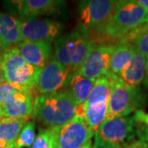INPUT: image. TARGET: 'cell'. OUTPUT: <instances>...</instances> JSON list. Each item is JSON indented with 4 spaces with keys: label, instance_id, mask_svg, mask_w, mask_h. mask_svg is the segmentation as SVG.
<instances>
[{
    "label": "cell",
    "instance_id": "obj_1",
    "mask_svg": "<svg viewBox=\"0 0 148 148\" xmlns=\"http://www.w3.org/2000/svg\"><path fill=\"white\" fill-rule=\"evenodd\" d=\"M77 106L66 90L36 95L32 117L47 128L61 127L76 115Z\"/></svg>",
    "mask_w": 148,
    "mask_h": 148
},
{
    "label": "cell",
    "instance_id": "obj_2",
    "mask_svg": "<svg viewBox=\"0 0 148 148\" xmlns=\"http://www.w3.org/2000/svg\"><path fill=\"white\" fill-rule=\"evenodd\" d=\"M95 45L85 30H75L55 40L53 58L71 73H77Z\"/></svg>",
    "mask_w": 148,
    "mask_h": 148
},
{
    "label": "cell",
    "instance_id": "obj_3",
    "mask_svg": "<svg viewBox=\"0 0 148 148\" xmlns=\"http://www.w3.org/2000/svg\"><path fill=\"white\" fill-rule=\"evenodd\" d=\"M148 22V10L138 1H116L114 10L103 34L119 40L129 32Z\"/></svg>",
    "mask_w": 148,
    "mask_h": 148
},
{
    "label": "cell",
    "instance_id": "obj_4",
    "mask_svg": "<svg viewBox=\"0 0 148 148\" xmlns=\"http://www.w3.org/2000/svg\"><path fill=\"white\" fill-rule=\"evenodd\" d=\"M0 62L6 82L23 91H35L41 69L28 64L20 55L16 47L7 50Z\"/></svg>",
    "mask_w": 148,
    "mask_h": 148
},
{
    "label": "cell",
    "instance_id": "obj_5",
    "mask_svg": "<svg viewBox=\"0 0 148 148\" xmlns=\"http://www.w3.org/2000/svg\"><path fill=\"white\" fill-rule=\"evenodd\" d=\"M111 83V95L106 120L128 116L137 110L143 101V95L138 87L127 86L118 76H107Z\"/></svg>",
    "mask_w": 148,
    "mask_h": 148
},
{
    "label": "cell",
    "instance_id": "obj_6",
    "mask_svg": "<svg viewBox=\"0 0 148 148\" xmlns=\"http://www.w3.org/2000/svg\"><path fill=\"white\" fill-rule=\"evenodd\" d=\"M132 117H122L105 120L95 132L93 148H123L132 141L135 135Z\"/></svg>",
    "mask_w": 148,
    "mask_h": 148
},
{
    "label": "cell",
    "instance_id": "obj_7",
    "mask_svg": "<svg viewBox=\"0 0 148 148\" xmlns=\"http://www.w3.org/2000/svg\"><path fill=\"white\" fill-rule=\"evenodd\" d=\"M116 1L88 0L81 2L80 21L84 28L103 32L110 21Z\"/></svg>",
    "mask_w": 148,
    "mask_h": 148
},
{
    "label": "cell",
    "instance_id": "obj_8",
    "mask_svg": "<svg viewBox=\"0 0 148 148\" xmlns=\"http://www.w3.org/2000/svg\"><path fill=\"white\" fill-rule=\"evenodd\" d=\"M57 148H82L91 142L95 132L90 129L84 118L76 114L69 123L56 127Z\"/></svg>",
    "mask_w": 148,
    "mask_h": 148
},
{
    "label": "cell",
    "instance_id": "obj_9",
    "mask_svg": "<svg viewBox=\"0 0 148 148\" xmlns=\"http://www.w3.org/2000/svg\"><path fill=\"white\" fill-rule=\"evenodd\" d=\"M20 22L22 41L50 44L63 29L60 22L50 19H22Z\"/></svg>",
    "mask_w": 148,
    "mask_h": 148
},
{
    "label": "cell",
    "instance_id": "obj_10",
    "mask_svg": "<svg viewBox=\"0 0 148 148\" xmlns=\"http://www.w3.org/2000/svg\"><path fill=\"white\" fill-rule=\"evenodd\" d=\"M71 73L54 58L43 68L38 77L35 91L37 95L58 92L67 86Z\"/></svg>",
    "mask_w": 148,
    "mask_h": 148
},
{
    "label": "cell",
    "instance_id": "obj_11",
    "mask_svg": "<svg viewBox=\"0 0 148 148\" xmlns=\"http://www.w3.org/2000/svg\"><path fill=\"white\" fill-rule=\"evenodd\" d=\"M115 46L95 45L77 73L93 80L108 76L110 74L109 68L111 55Z\"/></svg>",
    "mask_w": 148,
    "mask_h": 148
},
{
    "label": "cell",
    "instance_id": "obj_12",
    "mask_svg": "<svg viewBox=\"0 0 148 148\" xmlns=\"http://www.w3.org/2000/svg\"><path fill=\"white\" fill-rule=\"evenodd\" d=\"M34 91L20 90L3 106H0L5 118L28 120L32 117Z\"/></svg>",
    "mask_w": 148,
    "mask_h": 148
},
{
    "label": "cell",
    "instance_id": "obj_13",
    "mask_svg": "<svg viewBox=\"0 0 148 148\" xmlns=\"http://www.w3.org/2000/svg\"><path fill=\"white\" fill-rule=\"evenodd\" d=\"M16 49L22 58L29 64L42 69L52 59L51 44L21 41Z\"/></svg>",
    "mask_w": 148,
    "mask_h": 148
},
{
    "label": "cell",
    "instance_id": "obj_14",
    "mask_svg": "<svg viewBox=\"0 0 148 148\" xmlns=\"http://www.w3.org/2000/svg\"><path fill=\"white\" fill-rule=\"evenodd\" d=\"M23 19H33L43 15H50L60 10L63 1L57 0H21L12 2Z\"/></svg>",
    "mask_w": 148,
    "mask_h": 148
},
{
    "label": "cell",
    "instance_id": "obj_15",
    "mask_svg": "<svg viewBox=\"0 0 148 148\" xmlns=\"http://www.w3.org/2000/svg\"><path fill=\"white\" fill-rule=\"evenodd\" d=\"M147 71V58L135 50L130 63L119 77L127 86L138 87L144 82Z\"/></svg>",
    "mask_w": 148,
    "mask_h": 148
},
{
    "label": "cell",
    "instance_id": "obj_16",
    "mask_svg": "<svg viewBox=\"0 0 148 148\" xmlns=\"http://www.w3.org/2000/svg\"><path fill=\"white\" fill-rule=\"evenodd\" d=\"M0 40L8 49L16 47L22 41L20 21L2 12H0Z\"/></svg>",
    "mask_w": 148,
    "mask_h": 148
},
{
    "label": "cell",
    "instance_id": "obj_17",
    "mask_svg": "<svg viewBox=\"0 0 148 148\" xmlns=\"http://www.w3.org/2000/svg\"><path fill=\"white\" fill-rule=\"evenodd\" d=\"M95 82V80L85 77L78 73H73L70 74L67 83L69 88L66 91L69 92L76 105L78 106L86 101Z\"/></svg>",
    "mask_w": 148,
    "mask_h": 148
},
{
    "label": "cell",
    "instance_id": "obj_18",
    "mask_svg": "<svg viewBox=\"0 0 148 148\" xmlns=\"http://www.w3.org/2000/svg\"><path fill=\"white\" fill-rule=\"evenodd\" d=\"M134 52L135 49L132 45L124 40H122L115 46L111 55L109 68L110 73L119 77L127 64L130 63Z\"/></svg>",
    "mask_w": 148,
    "mask_h": 148
},
{
    "label": "cell",
    "instance_id": "obj_19",
    "mask_svg": "<svg viewBox=\"0 0 148 148\" xmlns=\"http://www.w3.org/2000/svg\"><path fill=\"white\" fill-rule=\"evenodd\" d=\"M27 120L3 117L0 122V143L16 147V143Z\"/></svg>",
    "mask_w": 148,
    "mask_h": 148
},
{
    "label": "cell",
    "instance_id": "obj_20",
    "mask_svg": "<svg viewBox=\"0 0 148 148\" xmlns=\"http://www.w3.org/2000/svg\"><path fill=\"white\" fill-rule=\"evenodd\" d=\"M86 111H85V121L87 125L94 132L98 129V127L105 122L108 114L109 101H103L98 103H93L88 106L84 104Z\"/></svg>",
    "mask_w": 148,
    "mask_h": 148
},
{
    "label": "cell",
    "instance_id": "obj_21",
    "mask_svg": "<svg viewBox=\"0 0 148 148\" xmlns=\"http://www.w3.org/2000/svg\"><path fill=\"white\" fill-rule=\"evenodd\" d=\"M123 40L130 43L135 50L148 58V22L129 32Z\"/></svg>",
    "mask_w": 148,
    "mask_h": 148
},
{
    "label": "cell",
    "instance_id": "obj_22",
    "mask_svg": "<svg viewBox=\"0 0 148 148\" xmlns=\"http://www.w3.org/2000/svg\"><path fill=\"white\" fill-rule=\"evenodd\" d=\"M111 89L110 81L107 76L96 79L90 95L84 104L88 106L93 103L110 101Z\"/></svg>",
    "mask_w": 148,
    "mask_h": 148
},
{
    "label": "cell",
    "instance_id": "obj_23",
    "mask_svg": "<svg viewBox=\"0 0 148 148\" xmlns=\"http://www.w3.org/2000/svg\"><path fill=\"white\" fill-rule=\"evenodd\" d=\"M31 148H57L55 128L41 130Z\"/></svg>",
    "mask_w": 148,
    "mask_h": 148
},
{
    "label": "cell",
    "instance_id": "obj_24",
    "mask_svg": "<svg viewBox=\"0 0 148 148\" xmlns=\"http://www.w3.org/2000/svg\"><path fill=\"white\" fill-rule=\"evenodd\" d=\"M36 138V123L34 122H28L19 134L16 140V147H32Z\"/></svg>",
    "mask_w": 148,
    "mask_h": 148
},
{
    "label": "cell",
    "instance_id": "obj_25",
    "mask_svg": "<svg viewBox=\"0 0 148 148\" xmlns=\"http://www.w3.org/2000/svg\"><path fill=\"white\" fill-rule=\"evenodd\" d=\"M21 90L16 88V86L9 84L8 82H4L0 85V106H3L5 102L15 95Z\"/></svg>",
    "mask_w": 148,
    "mask_h": 148
},
{
    "label": "cell",
    "instance_id": "obj_26",
    "mask_svg": "<svg viewBox=\"0 0 148 148\" xmlns=\"http://www.w3.org/2000/svg\"><path fill=\"white\" fill-rule=\"evenodd\" d=\"M135 123H144L148 127V113L144 112L142 110H137L134 113V115L132 116Z\"/></svg>",
    "mask_w": 148,
    "mask_h": 148
},
{
    "label": "cell",
    "instance_id": "obj_27",
    "mask_svg": "<svg viewBox=\"0 0 148 148\" xmlns=\"http://www.w3.org/2000/svg\"><path fill=\"white\" fill-rule=\"evenodd\" d=\"M123 148H148V143L142 139L132 140L125 144Z\"/></svg>",
    "mask_w": 148,
    "mask_h": 148
},
{
    "label": "cell",
    "instance_id": "obj_28",
    "mask_svg": "<svg viewBox=\"0 0 148 148\" xmlns=\"http://www.w3.org/2000/svg\"><path fill=\"white\" fill-rule=\"evenodd\" d=\"M137 133L140 138L139 139H142L148 143V127L147 126H139L137 129Z\"/></svg>",
    "mask_w": 148,
    "mask_h": 148
},
{
    "label": "cell",
    "instance_id": "obj_29",
    "mask_svg": "<svg viewBox=\"0 0 148 148\" xmlns=\"http://www.w3.org/2000/svg\"><path fill=\"white\" fill-rule=\"evenodd\" d=\"M8 49H8L7 46L3 44V42L0 40V60H1L2 57L3 56V54H4V53L7 52V50H8Z\"/></svg>",
    "mask_w": 148,
    "mask_h": 148
},
{
    "label": "cell",
    "instance_id": "obj_30",
    "mask_svg": "<svg viewBox=\"0 0 148 148\" xmlns=\"http://www.w3.org/2000/svg\"><path fill=\"white\" fill-rule=\"evenodd\" d=\"M6 82L5 77H4V73H3V67H2V64L0 62V85L3 84Z\"/></svg>",
    "mask_w": 148,
    "mask_h": 148
},
{
    "label": "cell",
    "instance_id": "obj_31",
    "mask_svg": "<svg viewBox=\"0 0 148 148\" xmlns=\"http://www.w3.org/2000/svg\"><path fill=\"white\" fill-rule=\"evenodd\" d=\"M143 83L145 85V86L148 87V58H147V71H146V76H145Z\"/></svg>",
    "mask_w": 148,
    "mask_h": 148
},
{
    "label": "cell",
    "instance_id": "obj_32",
    "mask_svg": "<svg viewBox=\"0 0 148 148\" xmlns=\"http://www.w3.org/2000/svg\"><path fill=\"white\" fill-rule=\"evenodd\" d=\"M138 2L148 10V0H138Z\"/></svg>",
    "mask_w": 148,
    "mask_h": 148
},
{
    "label": "cell",
    "instance_id": "obj_33",
    "mask_svg": "<svg viewBox=\"0 0 148 148\" xmlns=\"http://www.w3.org/2000/svg\"><path fill=\"white\" fill-rule=\"evenodd\" d=\"M0 148H16V147H11V146H8V145L0 143Z\"/></svg>",
    "mask_w": 148,
    "mask_h": 148
},
{
    "label": "cell",
    "instance_id": "obj_34",
    "mask_svg": "<svg viewBox=\"0 0 148 148\" xmlns=\"http://www.w3.org/2000/svg\"><path fill=\"white\" fill-rule=\"evenodd\" d=\"M82 148H93V146H92V143H91V142H90V143H88L87 145H86L84 147Z\"/></svg>",
    "mask_w": 148,
    "mask_h": 148
},
{
    "label": "cell",
    "instance_id": "obj_35",
    "mask_svg": "<svg viewBox=\"0 0 148 148\" xmlns=\"http://www.w3.org/2000/svg\"><path fill=\"white\" fill-rule=\"evenodd\" d=\"M3 111H2V110H1V108H0V122H1V120H2V119L3 118Z\"/></svg>",
    "mask_w": 148,
    "mask_h": 148
}]
</instances>
